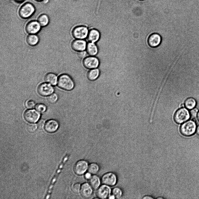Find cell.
I'll list each match as a JSON object with an SVG mask.
<instances>
[{"mask_svg": "<svg viewBox=\"0 0 199 199\" xmlns=\"http://www.w3.org/2000/svg\"><path fill=\"white\" fill-rule=\"evenodd\" d=\"M196 124L195 122L192 120H190L183 123L180 127L179 131L183 135L189 137L193 135L196 129Z\"/></svg>", "mask_w": 199, "mask_h": 199, "instance_id": "6da1fadb", "label": "cell"}, {"mask_svg": "<svg viewBox=\"0 0 199 199\" xmlns=\"http://www.w3.org/2000/svg\"><path fill=\"white\" fill-rule=\"evenodd\" d=\"M58 85L61 88L69 91L73 89L74 86V82L71 77L66 74L60 75L59 77Z\"/></svg>", "mask_w": 199, "mask_h": 199, "instance_id": "7a4b0ae2", "label": "cell"}, {"mask_svg": "<svg viewBox=\"0 0 199 199\" xmlns=\"http://www.w3.org/2000/svg\"><path fill=\"white\" fill-rule=\"evenodd\" d=\"M89 31L88 28L86 26L77 25L72 29L71 34L75 39L84 40L87 38Z\"/></svg>", "mask_w": 199, "mask_h": 199, "instance_id": "3957f363", "label": "cell"}, {"mask_svg": "<svg viewBox=\"0 0 199 199\" xmlns=\"http://www.w3.org/2000/svg\"><path fill=\"white\" fill-rule=\"evenodd\" d=\"M190 118L189 112L187 109L181 108L175 112L174 119L175 122L178 124H181L187 121Z\"/></svg>", "mask_w": 199, "mask_h": 199, "instance_id": "277c9868", "label": "cell"}, {"mask_svg": "<svg viewBox=\"0 0 199 199\" xmlns=\"http://www.w3.org/2000/svg\"><path fill=\"white\" fill-rule=\"evenodd\" d=\"M35 8L34 5L30 3H27L23 4L19 10L20 17L24 19L30 17L34 13Z\"/></svg>", "mask_w": 199, "mask_h": 199, "instance_id": "5b68a950", "label": "cell"}, {"mask_svg": "<svg viewBox=\"0 0 199 199\" xmlns=\"http://www.w3.org/2000/svg\"><path fill=\"white\" fill-rule=\"evenodd\" d=\"M100 64L99 59L96 56H87L82 61V65L84 67L89 70L98 68Z\"/></svg>", "mask_w": 199, "mask_h": 199, "instance_id": "8992f818", "label": "cell"}, {"mask_svg": "<svg viewBox=\"0 0 199 199\" xmlns=\"http://www.w3.org/2000/svg\"><path fill=\"white\" fill-rule=\"evenodd\" d=\"M87 44L84 40L75 39L72 41L70 46L73 51L78 52L85 50Z\"/></svg>", "mask_w": 199, "mask_h": 199, "instance_id": "52a82bcc", "label": "cell"}, {"mask_svg": "<svg viewBox=\"0 0 199 199\" xmlns=\"http://www.w3.org/2000/svg\"><path fill=\"white\" fill-rule=\"evenodd\" d=\"M24 116L27 121L30 123H35L39 119L40 114L35 110L30 109L25 112Z\"/></svg>", "mask_w": 199, "mask_h": 199, "instance_id": "ba28073f", "label": "cell"}, {"mask_svg": "<svg viewBox=\"0 0 199 199\" xmlns=\"http://www.w3.org/2000/svg\"><path fill=\"white\" fill-rule=\"evenodd\" d=\"M41 27L38 21L32 20L27 24L25 30L26 32L29 34H36L40 31Z\"/></svg>", "mask_w": 199, "mask_h": 199, "instance_id": "9c48e42d", "label": "cell"}, {"mask_svg": "<svg viewBox=\"0 0 199 199\" xmlns=\"http://www.w3.org/2000/svg\"><path fill=\"white\" fill-rule=\"evenodd\" d=\"M117 181V178L116 175L112 172H108L105 174L101 178L102 183L108 186L115 185Z\"/></svg>", "mask_w": 199, "mask_h": 199, "instance_id": "30bf717a", "label": "cell"}, {"mask_svg": "<svg viewBox=\"0 0 199 199\" xmlns=\"http://www.w3.org/2000/svg\"><path fill=\"white\" fill-rule=\"evenodd\" d=\"M88 167V163L87 161L84 160H80L75 165L74 171L76 174L81 175L86 172Z\"/></svg>", "mask_w": 199, "mask_h": 199, "instance_id": "8fae6325", "label": "cell"}, {"mask_svg": "<svg viewBox=\"0 0 199 199\" xmlns=\"http://www.w3.org/2000/svg\"><path fill=\"white\" fill-rule=\"evenodd\" d=\"M37 91L38 93L41 95L46 96L52 94L53 92L54 89L50 84L43 83L38 86Z\"/></svg>", "mask_w": 199, "mask_h": 199, "instance_id": "7c38bea8", "label": "cell"}, {"mask_svg": "<svg viewBox=\"0 0 199 199\" xmlns=\"http://www.w3.org/2000/svg\"><path fill=\"white\" fill-rule=\"evenodd\" d=\"M111 192L110 188L104 184L99 187L96 191V195L99 198L105 199L110 196Z\"/></svg>", "mask_w": 199, "mask_h": 199, "instance_id": "4fadbf2b", "label": "cell"}, {"mask_svg": "<svg viewBox=\"0 0 199 199\" xmlns=\"http://www.w3.org/2000/svg\"><path fill=\"white\" fill-rule=\"evenodd\" d=\"M101 37V33L98 29L92 28L89 30L87 40L89 42L97 43Z\"/></svg>", "mask_w": 199, "mask_h": 199, "instance_id": "5bb4252c", "label": "cell"}, {"mask_svg": "<svg viewBox=\"0 0 199 199\" xmlns=\"http://www.w3.org/2000/svg\"><path fill=\"white\" fill-rule=\"evenodd\" d=\"M93 189L89 184L85 183L81 185L80 192L81 196L83 198H88L91 196Z\"/></svg>", "mask_w": 199, "mask_h": 199, "instance_id": "9a60e30c", "label": "cell"}, {"mask_svg": "<svg viewBox=\"0 0 199 199\" xmlns=\"http://www.w3.org/2000/svg\"><path fill=\"white\" fill-rule=\"evenodd\" d=\"M161 41V36L157 33L151 34L148 39V43L149 45L152 47H155L159 46Z\"/></svg>", "mask_w": 199, "mask_h": 199, "instance_id": "2e32d148", "label": "cell"}, {"mask_svg": "<svg viewBox=\"0 0 199 199\" xmlns=\"http://www.w3.org/2000/svg\"><path fill=\"white\" fill-rule=\"evenodd\" d=\"M59 126V124L57 121L54 119L48 120L45 123V129L49 133H53L56 131Z\"/></svg>", "mask_w": 199, "mask_h": 199, "instance_id": "e0dca14e", "label": "cell"}, {"mask_svg": "<svg viewBox=\"0 0 199 199\" xmlns=\"http://www.w3.org/2000/svg\"><path fill=\"white\" fill-rule=\"evenodd\" d=\"M86 50L88 55L90 56H96L98 52V47L95 43L88 42Z\"/></svg>", "mask_w": 199, "mask_h": 199, "instance_id": "ac0fdd59", "label": "cell"}, {"mask_svg": "<svg viewBox=\"0 0 199 199\" xmlns=\"http://www.w3.org/2000/svg\"><path fill=\"white\" fill-rule=\"evenodd\" d=\"M65 161V160L64 159L59 166V168L57 170L56 174H55L54 176L53 179H52L51 184H50V186L49 187V189L47 193V195L46 196V197L45 198V199H48L50 198V193L51 192L54 184L55 182L56 181V179L58 176V175L60 172L61 171V170L63 166V165Z\"/></svg>", "mask_w": 199, "mask_h": 199, "instance_id": "d6986e66", "label": "cell"}, {"mask_svg": "<svg viewBox=\"0 0 199 199\" xmlns=\"http://www.w3.org/2000/svg\"><path fill=\"white\" fill-rule=\"evenodd\" d=\"M100 73V70L98 68L90 69L87 73V77L89 80L94 81L98 78Z\"/></svg>", "mask_w": 199, "mask_h": 199, "instance_id": "ffe728a7", "label": "cell"}, {"mask_svg": "<svg viewBox=\"0 0 199 199\" xmlns=\"http://www.w3.org/2000/svg\"><path fill=\"white\" fill-rule=\"evenodd\" d=\"M39 41V38L36 34H29L26 38L27 43L31 46H34L38 44Z\"/></svg>", "mask_w": 199, "mask_h": 199, "instance_id": "44dd1931", "label": "cell"}, {"mask_svg": "<svg viewBox=\"0 0 199 199\" xmlns=\"http://www.w3.org/2000/svg\"><path fill=\"white\" fill-rule=\"evenodd\" d=\"M89 184L93 189H96L99 187L100 180L97 176L94 175L89 179Z\"/></svg>", "mask_w": 199, "mask_h": 199, "instance_id": "7402d4cb", "label": "cell"}, {"mask_svg": "<svg viewBox=\"0 0 199 199\" xmlns=\"http://www.w3.org/2000/svg\"><path fill=\"white\" fill-rule=\"evenodd\" d=\"M57 75L52 73H47L45 77V80L46 82L54 85L57 84Z\"/></svg>", "mask_w": 199, "mask_h": 199, "instance_id": "603a6c76", "label": "cell"}, {"mask_svg": "<svg viewBox=\"0 0 199 199\" xmlns=\"http://www.w3.org/2000/svg\"><path fill=\"white\" fill-rule=\"evenodd\" d=\"M196 105V101L193 98L189 97L185 101L184 105L185 108L188 110H191L195 108Z\"/></svg>", "mask_w": 199, "mask_h": 199, "instance_id": "cb8c5ba5", "label": "cell"}, {"mask_svg": "<svg viewBox=\"0 0 199 199\" xmlns=\"http://www.w3.org/2000/svg\"><path fill=\"white\" fill-rule=\"evenodd\" d=\"M38 21L41 26L45 27L47 26L49 23V17L47 15L42 14L38 17Z\"/></svg>", "mask_w": 199, "mask_h": 199, "instance_id": "d4e9b609", "label": "cell"}, {"mask_svg": "<svg viewBox=\"0 0 199 199\" xmlns=\"http://www.w3.org/2000/svg\"><path fill=\"white\" fill-rule=\"evenodd\" d=\"M87 170L89 172L94 175L98 172L99 167L96 163H92L89 165Z\"/></svg>", "mask_w": 199, "mask_h": 199, "instance_id": "484cf974", "label": "cell"}, {"mask_svg": "<svg viewBox=\"0 0 199 199\" xmlns=\"http://www.w3.org/2000/svg\"><path fill=\"white\" fill-rule=\"evenodd\" d=\"M112 194L117 199L120 198L122 195V191L118 187L113 188L112 191Z\"/></svg>", "mask_w": 199, "mask_h": 199, "instance_id": "4316f807", "label": "cell"}, {"mask_svg": "<svg viewBox=\"0 0 199 199\" xmlns=\"http://www.w3.org/2000/svg\"><path fill=\"white\" fill-rule=\"evenodd\" d=\"M36 110L39 112H45L46 109V106L44 104L38 103L35 106Z\"/></svg>", "mask_w": 199, "mask_h": 199, "instance_id": "83f0119b", "label": "cell"}, {"mask_svg": "<svg viewBox=\"0 0 199 199\" xmlns=\"http://www.w3.org/2000/svg\"><path fill=\"white\" fill-rule=\"evenodd\" d=\"M58 99V96L55 93H53L49 96L47 98L48 101L50 103H55Z\"/></svg>", "mask_w": 199, "mask_h": 199, "instance_id": "f1b7e54d", "label": "cell"}, {"mask_svg": "<svg viewBox=\"0 0 199 199\" xmlns=\"http://www.w3.org/2000/svg\"><path fill=\"white\" fill-rule=\"evenodd\" d=\"M37 127V126L36 124L30 123L27 125V128L29 132L33 133L36 131Z\"/></svg>", "mask_w": 199, "mask_h": 199, "instance_id": "f546056e", "label": "cell"}, {"mask_svg": "<svg viewBox=\"0 0 199 199\" xmlns=\"http://www.w3.org/2000/svg\"><path fill=\"white\" fill-rule=\"evenodd\" d=\"M76 54L77 57L80 60H83L88 55L86 51L85 50L77 52Z\"/></svg>", "mask_w": 199, "mask_h": 199, "instance_id": "4dcf8cb0", "label": "cell"}, {"mask_svg": "<svg viewBox=\"0 0 199 199\" xmlns=\"http://www.w3.org/2000/svg\"><path fill=\"white\" fill-rule=\"evenodd\" d=\"M198 111V110L195 108L190 110L189 113L190 117L193 119H195L197 117Z\"/></svg>", "mask_w": 199, "mask_h": 199, "instance_id": "1f68e13d", "label": "cell"}, {"mask_svg": "<svg viewBox=\"0 0 199 199\" xmlns=\"http://www.w3.org/2000/svg\"><path fill=\"white\" fill-rule=\"evenodd\" d=\"M80 184L79 183H76L73 185L72 189L74 192L78 193L80 191Z\"/></svg>", "mask_w": 199, "mask_h": 199, "instance_id": "d6a6232c", "label": "cell"}, {"mask_svg": "<svg viewBox=\"0 0 199 199\" xmlns=\"http://www.w3.org/2000/svg\"><path fill=\"white\" fill-rule=\"evenodd\" d=\"M25 105L28 108H34L35 106V103L33 100H28L26 102Z\"/></svg>", "mask_w": 199, "mask_h": 199, "instance_id": "836d02e7", "label": "cell"}, {"mask_svg": "<svg viewBox=\"0 0 199 199\" xmlns=\"http://www.w3.org/2000/svg\"><path fill=\"white\" fill-rule=\"evenodd\" d=\"M45 121L43 119H40L37 123L38 127L40 129L42 128L45 126Z\"/></svg>", "mask_w": 199, "mask_h": 199, "instance_id": "e575fe53", "label": "cell"}, {"mask_svg": "<svg viewBox=\"0 0 199 199\" xmlns=\"http://www.w3.org/2000/svg\"><path fill=\"white\" fill-rule=\"evenodd\" d=\"M91 176V174L89 172L86 173L84 175V177L87 179L89 180Z\"/></svg>", "mask_w": 199, "mask_h": 199, "instance_id": "d590c367", "label": "cell"}, {"mask_svg": "<svg viewBox=\"0 0 199 199\" xmlns=\"http://www.w3.org/2000/svg\"><path fill=\"white\" fill-rule=\"evenodd\" d=\"M143 199H153V198L150 196H146L142 198Z\"/></svg>", "mask_w": 199, "mask_h": 199, "instance_id": "8d00e7d4", "label": "cell"}, {"mask_svg": "<svg viewBox=\"0 0 199 199\" xmlns=\"http://www.w3.org/2000/svg\"><path fill=\"white\" fill-rule=\"evenodd\" d=\"M196 132L197 134L199 136V125L196 127Z\"/></svg>", "mask_w": 199, "mask_h": 199, "instance_id": "74e56055", "label": "cell"}, {"mask_svg": "<svg viewBox=\"0 0 199 199\" xmlns=\"http://www.w3.org/2000/svg\"><path fill=\"white\" fill-rule=\"evenodd\" d=\"M108 198L109 199H112L115 198L114 196L112 194V195H110V196L108 197Z\"/></svg>", "mask_w": 199, "mask_h": 199, "instance_id": "f35d334b", "label": "cell"}, {"mask_svg": "<svg viewBox=\"0 0 199 199\" xmlns=\"http://www.w3.org/2000/svg\"><path fill=\"white\" fill-rule=\"evenodd\" d=\"M197 120L199 122V111H198L197 114Z\"/></svg>", "mask_w": 199, "mask_h": 199, "instance_id": "ab89813d", "label": "cell"}, {"mask_svg": "<svg viewBox=\"0 0 199 199\" xmlns=\"http://www.w3.org/2000/svg\"><path fill=\"white\" fill-rule=\"evenodd\" d=\"M35 0L37 1H42L43 0Z\"/></svg>", "mask_w": 199, "mask_h": 199, "instance_id": "60d3db41", "label": "cell"}, {"mask_svg": "<svg viewBox=\"0 0 199 199\" xmlns=\"http://www.w3.org/2000/svg\"><path fill=\"white\" fill-rule=\"evenodd\" d=\"M18 0L19 1H22V0Z\"/></svg>", "mask_w": 199, "mask_h": 199, "instance_id": "b9f144b4", "label": "cell"}, {"mask_svg": "<svg viewBox=\"0 0 199 199\" xmlns=\"http://www.w3.org/2000/svg\"></svg>", "mask_w": 199, "mask_h": 199, "instance_id": "7bdbcfd3", "label": "cell"}]
</instances>
